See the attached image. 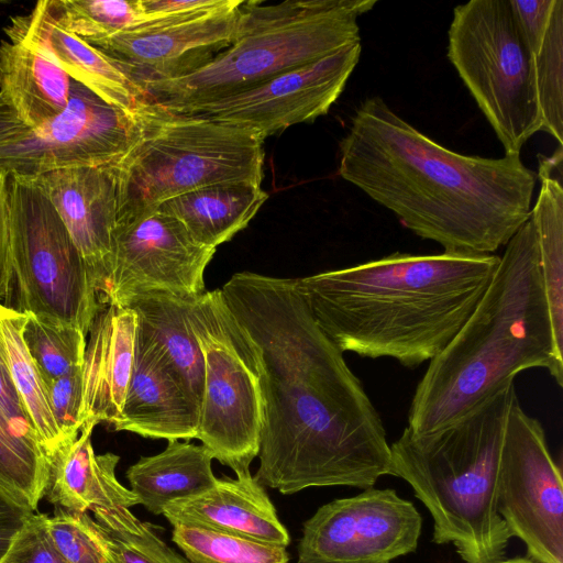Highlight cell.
Here are the masks:
<instances>
[{
	"label": "cell",
	"instance_id": "6da1fadb",
	"mask_svg": "<svg viewBox=\"0 0 563 563\" xmlns=\"http://www.w3.org/2000/svg\"><path fill=\"white\" fill-rule=\"evenodd\" d=\"M221 292L258 360L263 418L254 479L289 495L323 486L367 489L388 475L383 421L295 279L236 273Z\"/></svg>",
	"mask_w": 563,
	"mask_h": 563
},
{
	"label": "cell",
	"instance_id": "7a4b0ae2",
	"mask_svg": "<svg viewBox=\"0 0 563 563\" xmlns=\"http://www.w3.org/2000/svg\"><path fill=\"white\" fill-rule=\"evenodd\" d=\"M338 173L443 252L489 255L531 216L537 174L520 154L455 153L418 131L380 97L355 110Z\"/></svg>",
	"mask_w": 563,
	"mask_h": 563
},
{
	"label": "cell",
	"instance_id": "3957f363",
	"mask_svg": "<svg viewBox=\"0 0 563 563\" xmlns=\"http://www.w3.org/2000/svg\"><path fill=\"white\" fill-rule=\"evenodd\" d=\"M499 256L395 252L295 278L317 325L343 353L405 367L433 360L468 319Z\"/></svg>",
	"mask_w": 563,
	"mask_h": 563
},
{
	"label": "cell",
	"instance_id": "277c9868",
	"mask_svg": "<svg viewBox=\"0 0 563 563\" xmlns=\"http://www.w3.org/2000/svg\"><path fill=\"white\" fill-rule=\"evenodd\" d=\"M505 246L477 306L416 387L408 412L415 433L459 421L525 369L545 368L563 386V349L552 329L531 218Z\"/></svg>",
	"mask_w": 563,
	"mask_h": 563
},
{
	"label": "cell",
	"instance_id": "5b68a950",
	"mask_svg": "<svg viewBox=\"0 0 563 563\" xmlns=\"http://www.w3.org/2000/svg\"><path fill=\"white\" fill-rule=\"evenodd\" d=\"M515 384L459 421L390 444L389 474L407 482L433 519L432 541L465 563L505 559L512 538L497 510L496 482Z\"/></svg>",
	"mask_w": 563,
	"mask_h": 563
},
{
	"label": "cell",
	"instance_id": "8992f818",
	"mask_svg": "<svg viewBox=\"0 0 563 563\" xmlns=\"http://www.w3.org/2000/svg\"><path fill=\"white\" fill-rule=\"evenodd\" d=\"M375 0H242L230 45L169 78L139 79L147 101L176 114L252 87L361 42L358 16Z\"/></svg>",
	"mask_w": 563,
	"mask_h": 563
},
{
	"label": "cell",
	"instance_id": "52a82bcc",
	"mask_svg": "<svg viewBox=\"0 0 563 563\" xmlns=\"http://www.w3.org/2000/svg\"><path fill=\"white\" fill-rule=\"evenodd\" d=\"M136 115V141L111 164L117 221L150 212L201 187L262 184L264 140L253 132L200 115L170 113L151 103Z\"/></svg>",
	"mask_w": 563,
	"mask_h": 563
},
{
	"label": "cell",
	"instance_id": "ba28073f",
	"mask_svg": "<svg viewBox=\"0 0 563 563\" xmlns=\"http://www.w3.org/2000/svg\"><path fill=\"white\" fill-rule=\"evenodd\" d=\"M448 57L486 117L505 154L542 131L533 56L509 0H471L453 10Z\"/></svg>",
	"mask_w": 563,
	"mask_h": 563
},
{
	"label": "cell",
	"instance_id": "9c48e42d",
	"mask_svg": "<svg viewBox=\"0 0 563 563\" xmlns=\"http://www.w3.org/2000/svg\"><path fill=\"white\" fill-rule=\"evenodd\" d=\"M188 319L202 353L205 375L196 439L235 477L251 476L263 418L254 344L221 289L192 299Z\"/></svg>",
	"mask_w": 563,
	"mask_h": 563
},
{
	"label": "cell",
	"instance_id": "30bf717a",
	"mask_svg": "<svg viewBox=\"0 0 563 563\" xmlns=\"http://www.w3.org/2000/svg\"><path fill=\"white\" fill-rule=\"evenodd\" d=\"M8 174L20 311L76 327L87 335L103 305L89 268L37 176Z\"/></svg>",
	"mask_w": 563,
	"mask_h": 563
},
{
	"label": "cell",
	"instance_id": "8fae6325",
	"mask_svg": "<svg viewBox=\"0 0 563 563\" xmlns=\"http://www.w3.org/2000/svg\"><path fill=\"white\" fill-rule=\"evenodd\" d=\"M497 510L536 563H563V483L541 422L516 397L499 452Z\"/></svg>",
	"mask_w": 563,
	"mask_h": 563
},
{
	"label": "cell",
	"instance_id": "7c38bea8",
	"mask_svg": "<svg viewBox=\"0 0 563 563\" xmlns=\"http://www.w3.org/2000/svg\"><path fill=\"white\" fill-rule=\"evenodd\" d=\"M422 518L391 488L334 499L303 522L298 563H390L417 550Z\"/></svg>",
	"mask_w": 563,
	"mask_h": 563
},
{
	"label": "cell",
	"instance_id": "4fadbf2b",
	"mask_svg": "<svg viewBox=\"0 0 563 563\" xmlns=\"http://www.w3.org/2000/svg\"><path fill=\"white\" fill-rule=\"evenodd\" d=\"M216 251L198 243L176 217L159 208L119 220L101 303L124 307L147 292L199 297L206 291L203 275Z\"/></svg>",
	"mask_w": 563,
	"mask_h": 563
},
{
	"label": "cell",
	"instance_id": "5bb4252c",
	"mask_svg": "<svg viewBox=\"0 0 563 563\" xmlns=\"http://www.w3.org/2000/svg\"><path fill=\"white\" fill-rule=\"evenodd\" d=\"M137 114V113H136ZM70 78L66 109L24 135L0 144V169L29 176L115 163L139 136V120Z\"/></svg>",
	"mask_w": 563,
	"mask_h": 563
},
{
	"label": "cell",
	"instance_id": "9a60e30c",
	"mask_svg": "<svg viewBox=\"0 0 563 563\" xmlns=\"http://www.w3.org/2000/svg\"><path fill=\"white\" fill-rule=\"evenodd\" d=\"M361 42L208 102L188 115L253 132L262 140L328 113L357 65Z\"/></svg>",
	"mask_w": 563,
	"mask_h": 563
},
{
	"label": "cell",
	"instance_id": "2e32d148",
	"mask_svg": "<svg viewBox=\"0 0 563 563\" xmlns=\"http://www.w3.org/2000/svg\"><path fill=\"white\" fill-rule=\"evenodd\" d=\"M241 2L233 0L223 8L126 31L91 45L115 59L134 80L186 74L230 45Z\"/></svg>",
	"mask_w": 563,
	"mask_h": 563
},
{
	"label": "cell",
	"instance_id": "e0dca14e",
	"mask_svg": "<svg viewBox=\"0 0 563 563\" xmlns=\"http://www.w3.org/2000/svg\"><path fill=\"white\" fill-rule=\"evenodd\" d=\"M37 178L84 257L101 302L110 275L117 223L111 164L68 167Z\"/></svg>",
	"mask_w": 563,
	"mask_h": 563
},
{
	"label": "cell",
	"instance_id": "ac0fdd59",
	"mask_svg": "<svg viewBox=\"0 0 563 563\" xmlns=\"http://www.w3.org/2000/svg\"><path fill=\"white\" fill-rule=\"evenodd\" d=\"M199 408L158 346L137 327L134 361L115 431L144 438L196 439Z\"/></svg>",
	"mask_w": 563,
	"mask_h": 563
},
{
	"label": "cell",
	"instance_id": "d6986e66",
	"mask_svg": "<svg viewBox=\"0 0 563 563\" xmlns=\"http://www.w3.org/2000/svg\"><path fill=\"white\" fill-rule=\"evenodd\" d=\"M137 319L128 307L103 303L88 331L82 377V424H114L130 383Z\"/></svg>",
	"mask_w": 563,
	"mask_h": 563
},
{
	"label": "cell",
	"instance_id": "ffe728a7",
	"mask_svg": "<svg viewBox=\"0 0 563 563\" xmlns=\"http://www.w3.org/2000/svg\"><path fill=\"white\" fill-rule=\"evenodd\" d=\"M162 515L177 523L286 547L290 537L265 487L253 475L218 478L208 490L168 504Z\"/></svg>",
	"mask_w": 563,
	"mask_h": 563
},
{
	"label": "cell",
	"instance_id": "44dd1931",
	"mask_svg": "<svg viewBox=\"0 0 563 563\" xmlns=\"http://www.w3.org/2000/svg\"><path fill=\"white\" fill-rule=\"evenodd\" d=\"M0 46V96L30 129L62 113L69 101L70 77L16 18Z\"/></svg>",
	"mask_w": 563,
	"mask_h": 563
},
{
	"label": "cell",
	"instance_id": "7402d4cb",
	"mask_svg": "<svg viewBox=\"0 0 563 563\" xmlns=\"http://www.w3.org/2000/svg\"><path fill=\"white\" fill-rule=\"evenodd\" d=\"M16 19L73 80L107 103L130 114H136L148 103L143 89L118 62L62 26L45 0Z\"/></svg>",
	"mask_w": 563,
	"mask_h": 563
},
{
	"label": "cell",
	"instance_id": "603a6c76",
	"mask_svg": "<svg viewBox=\"0 0 563 563\" xmlns=\"http://www.w3.org/2000/svg\"><path fill=\"white\" fill-rule=\"evenodd\" d=\"M95 423L82 424L77 439L51 461L46 499L57 508L87 512L93 508H131L136 497L115 476L120 456L96 454L91 444Z\"/></svg>",
	"mask_w": 563,
	"mask_h": 563
},
{
	"label": "cell",
	"instance_id": "cb8c5ba5",
	"mask_svg": "<svg viewBox=\"0 0 563 563\" xmlns=\"http://www.w3.org/2000/svg\"><path fill=\"white\" fill-rule=\"evenodd\" d=\"M212 460L202 444L168 440L164 451L143 456L128 468L130 490L147 511L162 515L168 504L199 495L216 484Z\"/></svg>",
	"mask_w": 563,
	"mask_h": 563
},
{
	"label": "cell",
	"instance_id": "d4e9b609",
	"mask_svg": "<svg viewBox=\"0 0 563 563\" xmlns=\"http://www.w3.org/2000/svg\"><path fill=\"white\" fill-rule=\"evenodd\" d=\"M267 199L261 185L221 183L176 196L157 208L176 217L198 243L217 249L246 228Z\"/></svg>",
	"mask_w": 563,
	"mask_h": 563
},
{
	"label": "cell",
	"instance_id": "484cf974",
	"mask_svg": "<svg viewBox=\"0 0 563 563\" xmlns=\"http://www.w3.org/2000/svg\"><path fill=\"white\" fill-rule=\"evenodd\" d=\"M192 299L169 292H147L132 298L124 307L134 311L137 327L158 346L200 408L203 358L188 319Z\"/></svg>",
	"mask_w": 563,
	"mask_h": 563
},
{
	"label": "cell",
	"instance_id": "4316f807",
	"mask_svg": "<svg viewBox=\"0 0 563 563\" xmlns=\"http://www.w3.org/2000/svg\"><path fill=\"white\" fill-rule=\"evenodd\" d=\"M562 146L539 159L540 190L531 220L536 231L540 271L555 341L563 349V188Z\"/></svg>",
	"mask_w": 563,
	"mask_h": 563
},
{
	"label": "cell",
	"instance_id": "83f0119b",
	"mask_svg": "<svg viewBox=\"0 0 563 563\" xmlns=\"http://www.w3.org/2000/svg\"><path fill=\"white\" fill-rule=\"evenodd\" d=\"M26 321L27 313L0 302V346L15 389L51 463L67 444L55 422L46 385L24 342Z\"/></svg>",
	"mask_w": 563,
	"mask_h": 563
},
{
	"label": "cell",
	"instance_id": "f1b7e54d",
	"mask_svg": "<svg viewBox=\"0 0 563 563\" xmlns=\"http://www.w3.org/2000/svg\"><path fill=\"white\" fill-rule=\"evenodd\" d=\"M49 468L43 449L19 437L0 413V495L24 510H36Z\"/></svg>",
	"mask_w": 563,
	"mask_h": 563
},
{
	"label": "cell",
	"instance_id": "f546056e",
	"mask_svg": "<svg viewBox=\"0 0 563 563\" xmlns=\"http://www.w3.org/2000/svg\"><path fill=\"white\" fill-rule=\"evenodd\" d=\"M54 19L67 31L95 44L142 27L148 16L140 0H45Z\"/></svg>",
	"mask_w": 563,
	"mask_h": 563
},
{
	"label": "cell",
	"instance_id": "4dcf8cb0",
	"mask_svg": "<svg viewBox=\"0 0 563 563\" xmlns=\"http://www.w3.org/2000/svg\"><path fill=\"white\" fill-rule=\"evenodd\" d=\"M173 542L190 563H288L286 547L177 523Z\"/></svg>",
	"mask_w": 563,
	"mask_h": 563
},
{
	"label": "cell",
	"instance_id": "1f68e13d",
	"mask_svg": "<svg viewBox=\"0 0 563 563\" xmlns=\"http://www.w3.org/2000/svg\"><path fill=\"white\" fill-rule=\"evenodd\" d=\"M90 511L108 542L112 563H190L130 508H93Z\"/></svg>",
	"mask_w": 563,
	"mask_h": 563
},
{
	"label": "cell",
	"instance_id": "d6a6232c",
	"mask_svg": "<svg viewBox=\"0 0 563 563\" xmlns=\"http://www.w3.org/2000/svg\"><path fill=\"white\" fill-rule=\"evenodd\" d=\"M533 71L543 121L542 131L563 143V0H555L550 23L539 51L533 55Z\"/></svg>",
	"mask_w": 563,
	"mask_h": 563
},
{
	"label": "cell",
	"instance_id": "836d02e7",
	"mask_svg": "<svg viewBox=\"0 0 563 563\" xmlns=\"http://www.w3.org/2000/svg\"><path fill=\"white\" fill-rule=\"evenodd\" d=\"M86 336L76 327L27 313L23 338L45 385L82 365Z\"/></svg>",
	"mask_w": 563,
	"mask_h": 563
},
{
	"label": "cell",
	"instance_id": "e575fe53",
	"mask_svg": "<svg viewBox=\"0 0 563 563\" xmlns=\"http://www.w3.org/2000/svg\"><path fill=\"white\" fill-rule=\"evenodd\" d=\"M48 536L67 563H112L108 542L88 512L57 508L44 516Z\"/></svg>",
	"mask_w": 563,
	"mask_h": 563
},
{
	"label": "cell",
	"instance_id": "d590c367",
	"mask_svg": "<svg viewBox=\"0 0 563 563\" xmlns=\"http://www.w3.org/2000/svg\"><path fill=\"white\" fill-rule=\"evenodd\" d=\"M49 406L65 443H73L82 427L81 366L46 385Z\"/></svg>",
	"mask_w": 563,
	"mask_h": 563
},
{
	"label": "cell",
	"instance_id": "8d00e7d4",
	"mask_svg": "<svg viewBox=\"0 0 563 563\" xmlns=\"http://www.w3.org/2000/svg\"><path fill=\"white\" fill-rule=\"evenodd\" d=\"M44 516L27 515L1 563H67L48 536Z\"/></svg>",
	"mask_w": 563,
	"mask_h": 563
},
{
	"label": "cell",
	"instance_id": "74e56055",
	"mask_svg": "<svg viewBox=\"0 0 563 563\" xmlns=\"http://www.w3.org/2000/svg\"><path fill=\"white\" fill-rule=\"evenodd\" d=\"M555 0H509L519 32L532 56L539 51Z\"/></svg>",
	"mask_w": 563,
	"mask_h": 563
},
{
	"label": "cell",
	"instance_id": "f35d334b",
	"mask_svg": "<svg viewBox=\"0 0 563 563\" xmlns=\"http://www.w3.org/2000/svg\"><path fill=\"white\" fill-rule=\"evenodd\" d=\"M0 413L22 439L41 446L30 416L15 389L0 346ZM42 448V446H41ZM44 451V450H43Z\"/></svg>",
	"mask_w": 563,
	"mask_h": 563
},
{
	"label": "cell",
	"instance_id": "ab89813d",
	"mask_svg": "<svg viewBox=\"0 0 563 563\" xmlns=\"http://www.w3.org/2000/svg\"><path fill=\"white\" fill-rule=\"evenodd\" d=\"M8 178V172L0 169V302L3 305H7L11 296L14 279Z\"/></svg>",
	"mask_w": 563,
	"mask_h": 563
},
{
	"label": "cell",
	"instance_id": "60d3db41",
	"mask_svg": "<svg viewBox=\"0 0 563 563\" xmlns=\"http://www.w3.org/2000/svg\"><path fill=\"white\" fill-rule=\"evenodd\" d=\"M233 0H140L141 10L146 15L179 16L223 8Z\"/></svg>",
	"mask_w": 563,
	"mask_h": 563
},
{
	"label": "cell",
	"instance_id": "b9f144b4",
	"mask_svg": "<svg viewBox=\"0 0 563 563\" xmlns=\"http://www.w3.org/2000/svg\"><path fill=\"white\" fill-rule=\"evenodd\" d=\"M30 512L0 495V563Z\"/></svg>",
	"mask_w": 563,
	"mask_h": 563
},
{
	"label": "cell",
	"instance_id": "7bdbcfd3",
	"mask_svg": "<svg viewBox=\"0 0 563 563\" xmlns=\"http://www.w3.org/2000/svg\"><path fill=\"white\" fill-rule=\"evenodd\" d=\"M30 130L0 96V144L18 139Z\"/></svg>",
	"mask_w": 563,
	"mask_h": 563
},
{
	"label": "cell",
	"instance_id": "ee69618b",
	"mask_svg": "<svg viewBox=\"0 0 563 563\" xmlns=\"http://www.w3.org/2000/svg\"><path fill=\"white\" fill-rule=\"evenodd\" d=\"M494 563H536L528 556H515L510 559H503Z\"/></svg>",
	"mask_w": 563,
	"mask_h": 563
}]
</instances>
